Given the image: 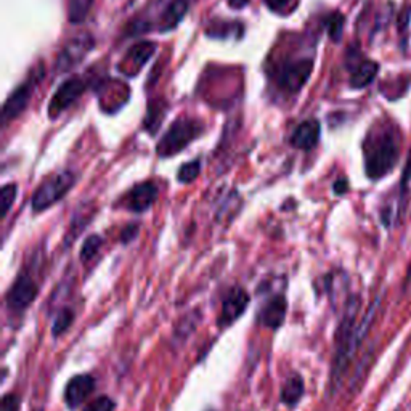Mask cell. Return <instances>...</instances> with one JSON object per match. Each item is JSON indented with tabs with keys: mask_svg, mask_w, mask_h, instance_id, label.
<instances>
[{
	"mask_svg": "<svg viewBox=\"0 0 411 411\" xmlns=\"http://www.w3.org/2000/svg\"><path fill=\"white\" fill-rule=\"evenodd\" d=\"M402 153V134L394 122L378 121L363 142V158L368 179H384L394 170Z\"/></svg>",
	"mask_w": 411,
	"mask_h": 411,
	"instance_id": "cell-1",
	"label": "cell"
},
{
	"mask_svg": "<svg viewBox=\"0 0 411 411\" xmlns=\"http://www.w3.org/2000/svg\"><path fill=\"white\" fill-rule=\"evenodd\" d=\"M362 299L358 296H350L347 299L344 314L337 326L336 336H335V357H332V366H331V379H330V389L331 392H336L337 387L341 386L344 374L350 365L353 355H355L357 348L360 347L363 339L366 337V332L362 330L358 325V314H360Z\"/></svg>",
	"mask_w": 411,
	"mask_h": 411,
	"instance_id": "cell-2",
	"label": "cell"
},
{
	"mask_svg": "<svg viewBox=\"0 0 411 411\" xmlns=\"http://www.w3.org/2000/svg\"><path fill=\"white\" fill-rule=\"evenodd\" d=\"M202 134V124L190 118H182L169 127L168 132L163 138L159 140L156 153L161 158H170L185 150L195 138Z\"/></svg>",
	"mask_w": 411,
	"mask_h": 411,
	"instance_id": "cell-3",
	"label": "cell"
},
{
	"mask_svg": "<svg viewBox=\"0 0 411 411\" xmlns=\"http://www.w3.org/2000/svg\"><path fill=\"white\" fill-rule=\"evenodd\" d=\"M76 184V175L72 172H60L44 180L31 198V206L34 212H44L58 202L61 198L70 193Z\"/></svg>",
	"mask_w": 411,
	"mask_h": 411,
	"instance_id": "cell-4",
	"label": "cell"
},
{
	"mask_svg": "<svg viewBox=\"0 0 411 411\" xmlns=\"http://www.w3.org/2000/svg\"><path fill=\"white\" fill-rule=\"evenodd\" d=\"M39 286L34 282L28 272H22L15 280V283L10 286L7 296H5V304L12 315H22L23 312L29 309L38 298Z\"/></svg>",
	"mask_w": 411,
	"mask_h": 411,
	"instance_id": "cell-5",
	"label": "cell"
},
{
	"mask_svg": "<svg viewBox=\"0 0 411 411\" xmlns=\"http://www.w3.org/2000/svg\"><path fill=\"white\" fill-rule=\"evenodd\" d=\"M251 303V296L241 286H235L225 294L222 303L220 316H218V326L227 328L228 325L235 323V321L241 316Z\"/></svg>",
	"mask_w": 411,
	"mask_h": 411,
	"instance_id": "cell-6",
	"label": "cell"
},
{
	"mask_svg": "<svg viewBox=\"0 0 411 411\" xmlns=\"http://www.w3.org/2000/svg\"><path fill=\"white\" fill-rule=\"evenodd\" d=\"M158 193V185L154 182H142V184H137L132 190L127 191V195L122 198L121 204L130 212H145L154 204Z\"/></svg>",
	"mask_w": 411,
	"mask_h": 411,
	"instance_id": "cell-7",
	"label": "cell"
},
{
	"mask_svg": "<svg viewBox=\"0 0 411 411\" xmlns=\"http://www.w3.org/2000/svg\"><path fill=\"white\" fill-rule=\"evenodd\" d=\"M312 71H314V63L310 60H300L286 65L278 76V86L284 92H299L309 81Z\"/></svg>",
	"mask_w": 411,
	"mask_h": 411,
	"instance_id": "cell-8",
	"label": "cell"
},
{
	"mask_svg": "<svg viewBox=\"0 0 411 411\" xmlns=\"http://www.w3.org/2000/svg\"><path fill=\"white\" fill-rule=\"evenodd\" d=\"M86 90V84L81 79H67L60 86L58 90L50 100L49 114L50 118H58L65 109L70 108L77 98H79Z\"/></svg>",
	"mask_w": 411,
	"mask_h": 411,
	"instance_id": "cell-9",
	"label": "cell"
},
{
	"mask_svg": "<svg viewBox=\"0 0 411 411\" xmlns=\"http://www.w3.org/2000/svg\"><path fill=\"white\" fill-rule=\"evenodd\" d=\"M97 387L95 378L90 374H77L71 378L65 387V402L70 410H76L86 403V400L93 394Z\"/></svg>",
	"mask_w": 411,
	"mask_h": 411,
	"instance_id": "cell-10",
	"label": "cell"
},
{
	"mask_svg": "<svg viewBox=\"0 0 411 411\" xmlns=\"http://www.w3.org/2000/svg\"><path fill=\"white\" fill-rule=\"evenodd\" d=\"M93 47V39L90 35H81V38H74L71 42H67V45L61 50V54L56 60V70L58 71H67L71 70L72 66L79 63V61L84 58V56L88 54Z\"/></svg>",
	"mask_w": 411,
	"mask_h": 411,
	"instance_id": "cell-11",
	"label": "cell"
},
{
	"mask_svg": "<svg viewBox=\"0 0 411 411\" xmlns=\"http://www.w3.org/2000/svg\"><path fill=\"white\" fill-rule=\"evenodd\" d=\"M288 312V300L283 294H275L270 298L260 310V325L270 330H278L283 325Z\"/></svg>",
	"mask_w": 411,
	"mask_h": 411,
	"instance_id": "cell-12",
	"label": "cell"
},
{
	"mask_svg": "<svg viewBox=\"0 0 411 411\" xmlns=\"http://www.w3.org/2000/svg\"><path fill=\"white\" fill-rule=\"evenodd\" d=\"M34 82H35V79L24 82L23 86H19L17 90H15L12 95L8 97V100L5 102L3 109H2L3 124H7L10 119L18 118L19 114L24 111V108L28 106V103L31 100V95H33Z\"/></svg>",
	"mask_w": 411,
	"mask_h": 411,
	"instance_id": "cell-13",
	"label": "cell"
},
{
	"mask_svg": "<svg viewBox=\"0 0 411 411\" xmlns=\"http://www.w3.org/2000/svg\"><path fill=\"white\" fill-rule=\"evenodd\" d=\"M320 124L315 119H309V121H304L299 124L296 130L291 135V145L299 150H312L316 147L320 140Z\"/></svg>",
	"mask_w": 411,
	"mask_h": 411,
	"instance_id": "cell-14",
	"label": "cell"
},
{
	"mask_svg": "<svg viewBox=\"0 0 411 411\" xmlns=\"http://www.w3.org/2000/svg\"><path fill=\"white\" fill-rule=\"evenodd\" d=\"M378 72H379V65L376 61L373 60L362 61V63H358L355 66V70L352 72L350 87L357 88V90L368 87L374 81V77L378 76Z\"/></svg>",
	"mask_w": 411,
	"mask_h": 411,
	"instance_id": "cell-15",
	"label": "cell"
},
{
	"mask_svg": "<svg viewBox=\"0 0 411 411\" xmlns=\"http://www.w3.org/2000/svg\"><path fill=\"white\" fill-rule=\"evenodd\" d=\"M305 392V384L300 374H293L286 379L283 387H282V402L286 407L293 408L300 402V398L304 397Z\"/></svg>",
	"mask_w": 411,
	"mask_h": 411,
	"instance_id": "cell-16",
	"label": "cell"
},
{
	"mask_svg": "<svg viewBox=\"0 0 411 411\" xmlns=\"http://www.w3.org/2000/svg\"><path fill=\"white\" fill-rule=\"evenodd\" d=\"M186 10H188V0H174L166 10L163 18H161V31H170L177 28L182 19H184Z\"/></svg>",
	"mask_w": 411,
	"mask_h": 411,
	"instance_id": "cell-17",
	"label": "cell"
},
{
	"mask_svg": "<svg viewBox=\"0 0 411 411\" xmlns=\"http://www.w3.org/2000/svg\"><path fill=\"white\" fill-rule=\"evenodd\" d=\"M93 0H70L67 2V17L71 23H82L88 17Z\"/></svg>",
	"mask_w": 411,
	"mask_h": 411,
	"instance_id": "cell-18",
	"label": "cell"
},
{
	"mask_svg": "<svg viewBox=\"0 0 411 411\" xmlns=\"http://www.w3.org/2000/svg\"><path fill=\"white\" fill-rule=\"evenodd\" d=\"M72 321H74V312L71 309H61L54 320L51 335H54V337L61 336L63 332L67 331V328L72 325Z\"/></svg>",
	"mask_w": 411,
	"mask_h": 411,
	"instance_id": "cell-19",
	"label": "cell"
},
{
	"mask_svg": "<svg viewBox=\"0 0 411 411\" xmlns=\"http://www.w3.org/2000/svg\"><path fill=\"white\" fill-rule=\"evenodd\" d=\"M102 244H103V238L100 235L88 236L81 248V254H79L81 262L82 264L90 262V260L97 256L98 249L102 248Z\"/></svg>",
	"mask_w": 411,
	"mask_h": 411,
	"instance_id": "cell-20",
	"label": "cell"
},
{
	"mask_svg": "<svg viewBox=\"0 0 411 411\" xmlns=\"http://www.w3.org/2000/svg\"><path fill=\"white\" fill-rule=\"evenodd\" d=\"M201 172V163L200 161H190V163H185L179 169V174H177V180L180 184H191V182L198 179V175Z\"/></svg>",
	"mask_w": 411,
	"mask_h": 411,
	"instance_id": "cell-21",
	"label": "cell"
},
{
	"mask_svg": "<svg viewBox=\"0 0 411 411\" xmlns=\"http://www.w3.org/2000/svg\"><path fill=\"white\" fill-rule=\"evenodd\" d=\"M17 193H18V186L15 184L5 185L2 191H0V212H2V218L7 217L10 209H12Z\"/></svg>",
	"mask_w": 411,
	"mask_h": 411,
	"instance_id": "cell-22",
	"label": "cell"
},
{
	"mask_svg": "<svg viewBox=\"0 0 411 411\" xmlns=\"http://www.w3.org/2000/svg\"><path fill=\"white\" fill-rule=\"evenodd\" d=\"M152 51H153L152 44H138L135 45L134 49H130L127 60L134 61L135 66H143L150 60V56H152Z\"/></svg>",
	"mask_w": 411,
	"mask_h": 411,
	"instance_id": "cell-23",
	"label": "cell"
},
{
	"mask_svg": "<svg viewBox=\"0 0 411 411\" xmlns=\"http://www.w3.org/2000/svg\"><path fill=\"white\" fill-rule=\"evenodd\" d=\"M344 17H342L341 13H335L331 15L330 18H328V34H330L331 40H335V42H339L341 38H342V31H344Z\"/></svg>",
	"mask_w": 411,
	"mask_h": 411,
	"instance_id": "cell-24",
	"label": "cell"
},
{
	"mask_svg": "<svg viewBox=\"0 0 411 411\" xmlns=\"http://www.w3.org/2000/svg\"><path fill=\"white\" fill-rule=\"evenodd\" d=\"M265 5L278 15H289L298 7V0H264Z\"/></svg>",
	"mask_w": 411,
	"mask_h": 411,
	"instance_id": "cell-25",
	"label": "cell"
},
{
	"mask_svg": "<svg viewBox=\"0 0 411 411\" xmlns=\"http://www.w3.org/2000/svg\"><path fill=\"white\" fill-rule=\"evenodd\" d=\"M114 408H116V403L108 395H102V397H97L90 403L86 405V408L82 411H114Z\"/></svg>",
	"mask_w": 411,
	"mask_h": 411,
	"instance_id": "cell-26",
	"label": "cell"
},
{
	"mask_svg": "<svg viewBox=\"0 0 411 411\" xmlns=\"http://www.w3.org/2000/svg\"><path fill=\"white\" fill-rule=\"evenodd\" d=\"M22 407V398L17 394H7L3 395L2 405H0V411H19Z\"/></svg>",
	"mask_w": 411,
	"mask_h": 411,
	"instance_id": "cell-27",
	"label": "cell"
},
{
	"mask_svg": "<svg viewBox=\"0 0 411 411\" xmlns=\"http://www.w3.org/2000/svg\"><path fill=\"white\" fill-rule=\"evenodd\" d=\"M138 233H140L138 223H129V225L121 232V241L126 243V244L134 241V239L138 236Z\"/></svg>",
	"mask_w": 411,
	"mask_h": 411,
	"instance_id": "cell-28",
	"label": "cell"
},
{
	"mask_svg": "<svg viewBox=\"0 0 411 411\" xmlns=\"http://www.w3.org/2000/svg\"><path fill=\"white\" fill-rule=\"evenodd\" d=\"M410 180H411V150H410V154H408V159H407V168H405L403 175H402V182H400V186H402V193L408 188Z\"/></svg>",
	"mask_w": 411,
	"mask_h": 411,
	"instance_id": "cell-29",
	"label": "cell"
},
{
	"mask_svg": "<svg viewBox=\"0 0 411 411\" xmlns=\"http://www.w3.org/2000/svg\"><path fill=\"white\" fill-rule=\"evenodd\" d=\"M332 190H335L336 195H344L346 191L348 190V182L347 179H339L335 184V186H332Z\"/></svg>",
	"mask_w": 411,
	"mask_h": 411,
	"instance_id": "cell-30",
	"label": "cell"
},
{
	"mask_svg": "<svg viewBox=\"0 0 411 411\" xmlns=\"http://www.w3.org/2000/svg\"><path fill=\"white\" fill-rule=\"evenodd\" d=\"M248 3H249V0H228V5H230L232 8H236V10L246 7Z\"/></svg>",
	"mask_w": 411,
	"mask_h": 411,
	"instance_id": "cell-31",
	"label": "cell"
},
{
	"mask_svg": "<svg viewBox=\"0 0 411 411\" xmlns=\"http://www.w3.org/2000/svg\"><path fill=\"white\" fill-rule=\"evenodd\" d=\"M408 284H411V264H410L408 272H407V286H408Z\"/></svg>",
	"mask_w": 411,
	"mask_h": 411,
	"instance_id": "cell-32",
	"label": "cell"
}]
</instances>
